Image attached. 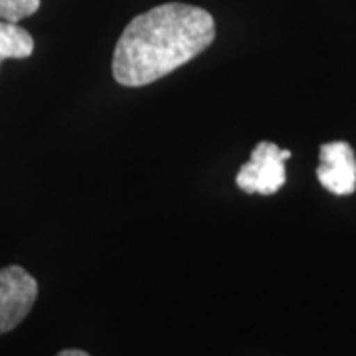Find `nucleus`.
Instances as JSON below:
<instances>
[{"label":"nucleus","instance_id":"obj_1","mask_svg":"<svg viewBox=\"0 0 356 356\" xmlns=\"http://www.w3.org/2000/svg\"><path fill=\"white\" fill-rule=\"evenodd\" d=\"M216 38L208 10L184 2H166L135 16L113 51L115 81L143 88L172 74L200 56Z\"/></svg>","mask_w":356,"mask_h":356},{"label":"nucleus","instance_id":"obj_2","mask_svg":"<svg viewBox=\"0 0 356 356\" xmlns=\"http://www.w3.org/2000/svg\"><path fill=\"white\" fill-rule=\"evenodd\" d=\"M291 159V151L280 149L275 143L261 140L255 145L252 156L245 165L240 168L236 184L248 194H264L271 196L287 180L285 172V161Z\"/></svg>","mask_w":356,"mask_h":356},{"label":"nucleus","instance_id":"obj_3","mask_svg":"<svg viewBox=\"0 0 356 356\" xmlns=\"http://www.w3.org/2000/svg\"><path fill=\"white\" fill-rule=\"evenodd\" d=\"M38 283L20 266L0 269V334L16 329L32 311Z\"/></svg>","mask_w":356,"mask_h":356},{"label":"nucleus","instance_id":"obj_4","mask_svg":"<svg viewBox=\"0 0 356 356\" xmlns=\"http://www.w3.org/2000/svg\"><path fill=\"white\" fill-rule=\"evenodd\" d=\"M317 178L323 188L348 196L356 191V156L353 147L344 140L325 143L318 151Z\"/></svg>","mask_w":356,"mask_h":356},{"label":"nucleus","instance_id":"obj_5","mask_svg":"<svg viewBox=\"0 0 356 356\" xmlns=\"http://www.w3.org/2000/svg\"><path fill=\"white\" fill-rule=\"evenodd\" d=\"M34 51V38L18 22L0 20V64L4 60H24Z\"/></svg>","mask_w":356,"mask_h":356},{"label":"nucleus","instance_id":"obj_6","mask_svg":"<svg viewBox=\"0 0 356 356\" xmlns=\"http://www.w3.org/2000/svg\"><path fill=\"white\" fill-rule=\"evenodd\" d=\"M40 0H0V20L20 22L38 13Z\"/></svg>","mask_w":356,"mask_h":356},{"label":"nucleus","instance_id":"obj_7","mask_svg":"<svg viewBox=\"0 0 356 356\" xmlns=\"http://www.w3.org/2000/svg\"><path fill=\"white\" fill-rule=\"evenodd\" d=\"M56 356H89L88 353H83V350H76V348H67V350H62V353H58Z\"/></svg>","mask_w":356,"mask_h":356}]
</instances>
